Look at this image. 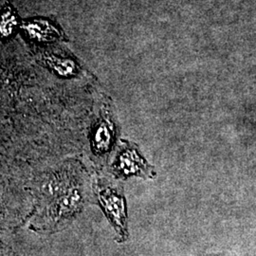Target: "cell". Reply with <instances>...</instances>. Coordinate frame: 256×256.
<instances>
[{
	"mask_svg": "<svg viewBox=\"0 0 256 256\" xmlns=\"http://www.w3.org/2000/svg\"><path fill=\"white\" fill-rule=\"evenodd\" d=\"M39 212L32 222L36 230L55 232L76 218L86 203L88 196L80 180L64 172L48 174L38 187Z\"/></svg>",
	"mask_w": 256,
	"mask_h": 256,
	"instance_id": "cell-1",
	"label": "cell"
},
{
	"mask_svg": "<svg viewBox=\"0 0 256 256\" xmlns=\"http://www.w3.org/2000/svg\"><path fill=\"white\" fill-rule=\"evenodd\" d=\"M94 196L115 232V241L126 243L129 238L128 203L122 185L100 180L94 185Z\"/></svg>",
	"mask_w": 256,
	"mask_h": 256,
	"instance_id": "cell-2",
	"label": "cell"
},
{
	"mask_svg": "<svg viewBox=\"0 0 256 256\" xmlns=\"http://www.w3.org/2000/svg\"><path fill=\"white\" fill-rule=\"evenodd\" d=\"M112 174L116 178L138 176L147 180L156 176L155 168L149 164L135 144L129 142H124L117 152L112 164Z\"/></svg>",
	"mask_w": 256,
	"mask_h": 256,
	"instance_id": "cell-3",
	"label": "cell"
},
{
	"mask_svg": "<svg viewBox=\"0 0 256 256\" xmlns=\"http://www.w3.org/2000/svg\"><path fill=\"white\" fill-rule=\"evenodd\" d=\"M114 142L113 130L108 122L102 120L93 131L92 147L96 155H104L111 149Z\"/></svg>",
	"mask_w": 256,
	"mask_h": 256,
	"instance_id": "cell-4",
	"label": "cell"
},
{
	"mask_svg": "<svg viewBox=\"0 0 256 256\" xmlns=\"http://www.w3.org/2000/svg\"><path fill=\"white\" fill-rule=\"evenodd\" d=\"M44 61L52 70H54L55 72L62 76H72L77 72V68L74 61L68 58L48 54L44 56Z\"/></svg>",
	"mask_w": 256,
	"mask_h": 256,
	"instance_id": "cell-5",
	"label": "cell"
},
{
	"mask_svg": "<svg viewBox=\"0 0 256 256\" xmlns=\"http://www.w3.org/2000/svg\"><path fill=\"white\" fill-rule=\"evenodd\" d=\"M28 36L39 41L48 42L59 37L58 32L48 24H28L25 26Z\"/></svg>",
	"mask_w": 256,
	"mask_h": 256,
	"instance_id": "cell-6",
	"label": "cell"
},
{
	"mask_svg": "<svg viewBox=\"0 0 256 256\" xmlns=\"http://www.w3.org/2000/svg\"><path fill=\"white\" fill-rule=\"evenodd\" d=\"M14 26H16V21L14 18L3 16V21L1 24L2 36H9L10 34L12 32Z\"/></svg>",
	"mask_w": 256,
	"mask_h": 256,
	"instance_id": "cell-7",
	"label": "cell"
},
{
	"mask_svg": "<svg viewBox=\"0 0 256 256\" xmlns=\"http://www.w3.org/2000/svg\"><path fill=\"white\" fill-rule=\"evenodd\" d=\"M200 256H232L227 252H210V254H205Z\"/></svg>",
	"mask_w": 256,
	"mask_h": 256,
	"instance_id": "cell-8",
	"label": "cell"
}]
</instances>
